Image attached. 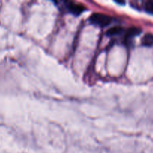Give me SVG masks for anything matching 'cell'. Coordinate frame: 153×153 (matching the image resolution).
<instances>
[{"label":"cell","mask_w":153,"mask_h":153,"mask_svg":"<svg viewBox=\"0 0 153 153\" xmlns=\"http://www.w3.org/2000/svg\"><path fill=\"white\" fill-rule=\"evenodd\" d=\"M112 18L108 15L101 13H94L90 16L89 22L93 25L100 27H106L110 25Z\"/></svg>","instance_id":"1"},{"label":"cell","mask_w":153,"mask_h":153,"mask_svg":"<svg viewBox=\"0 0 153 153\" xmlns=\"http://www.w3.org/2000/svg\"><path fill=\"white\" fill-rule=\"evenodd\" d=\"M65 7L68 10L70 13H73L74 15H79L85 10V7L80 4H74L71 1H66L65 2Z\"/></svg>","instance_id":"2"},{"label":"cell","mask_w":153,"mask_h":153,"mask_svg":"<svg viewBox=\"0 0 153 153\" xmlns=\"http://www.w3.org/2000/svg\"><path fill=\"white\" fill-rule=\"evenodd\" d=\"M141 33V29L139 28H136V27H132L128 29V31H126L125 37L126 38L130 39L132 37H135V36L138 35Z\"/></svg>","instance_id":"3"},{"label":"cell","mask_w":153,"mask_h":153,"mask_svg":"<svg viewBox=\"0 0 153 153\" xmlns=\"http://www.w3.org/2000/svg\"><path fill=\"white\" fill-rule=\"evenodd\" d=\"M142 44L145 46H153V34H146L142 39Z\"/></svg>","instance_id":"4"},{"label":"cell","mask_w":153,"mask_h":153,"mask_svg":"<svg viewBox=\"0 0 153 153\" xmlns=\"http://www.w3.org/2000/svg\"><path fill=\"white\" fill-rule=\"evenodd\" d=\"M123 31H124V28H123L120 26H115L110 28L107 32H106V34L108 36H115L122 34Z\"/></svg>","instance_id":"5"},{"label":"cell","mask_w":153,"mask_h":153,"mask_svg":"<svg viewBox=\"0 0 153 153\" xmlns=\"http://www.w3.org/2000/svg\"><path fill=\"white\" fill-rule=\"evenodd\" d=\"M144 9L148 13L153 14V0H148L146 1L144 4Z\"/></svg>","instance_id":"6"}]
</instances>
